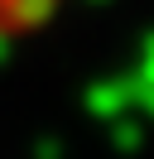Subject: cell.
Listing matches in <instances>:
<instances>
[{
    "instance_id": "1",
    "label": "cell",
    "mask_w": 154,
    "mask_h": 159,
    "mask_svg": "<svg viewBox=\"0 0 154 159\" xmlns=\"http://www.w3.org/2000/svg\"><path fill=\"white\" fill-rule=\"evenodd\" d=\"M63 5L67 0H0V39H15V34L48 24Z\"/></svg>"
}]
</instances>
